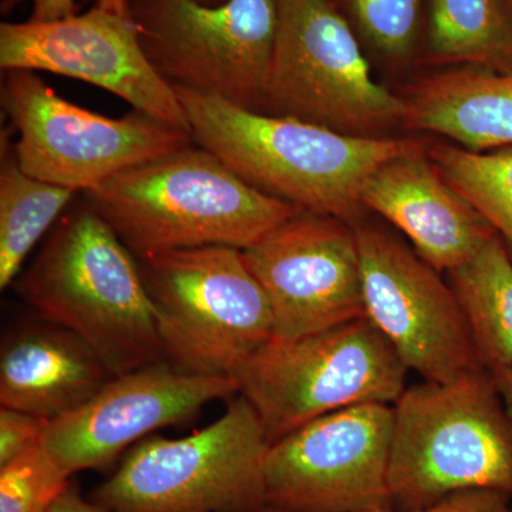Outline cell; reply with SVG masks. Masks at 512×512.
<instances>
[{"label": "cell", "instance_id": "6da1fadb", "mask_svg": "<svg viewBox=\"0 0 512 512\" xmlns=\"http://www.w3.org/2000/svg\"><path fill=\"white\" fill-rule=\"evenodd\" d=\"M192 137L252 188L299 210L350 225L369 211L360 191L390 158L429 137L346 136L292 117L242 109L212 94L173 86Z\"/></svg>", "mask_w": 512, "mask_h": 512}, {"label": "cell", "instance_id": "7a4b0ae2", "mask_svg": "<svg viewBox=\"0 0 512 512\" xmlns=\"http://www.w3.org/2000/svg\"><path fill=\"white\" fill-rule=\"evenodd\" d=\"M86 198L137 258L212 245L244 251L302 212L194 143L121 171Z\"/></svg>", "mask_w": 512, "mask_h": 512}, {"label": "cell", "instance_id": "3957f363", "mask_svg": "<svg viewBox=\"0 0 512 512\" xmlns=\"http://www.w3.org/2000/svg\"><path fill=\"white\" fill-rule=\"evenodd\" d=\"M13 284L39 318L86 342L111 375L165 360L140 265L87 202L59 221Z\"/></svg>", "mask_w": 512, "mask_h": 512}, {"label": "cell", "instance_id": "277c9868", "mask_svg": "<svg viewBox=\"0 0 512 512\" xmlns=\"http://www.w3.org/2000/svg\"><path fill=\"white\" fill-rule=\"evenodd\" d=\"M392 407L393 504L423 510L473 490L512 497V419L490 370L451 383L424 380Z\"/></svg>", "mask_w": 512, "mask_h": 512}, {"label": "cell", "instance_id": "5b68a950", "mask_svg": "<svg viewBox=\"0 0 512 512\" xmlns=\"http://www.w3.org/2000/svg\"><path fill=\"white\" fill-rule=\"evenodd\" d=\"M137 261L156 311L164 359L180 372L235 376L274 339L271 305L242 249L212 245Z\"/></svg>", "mask_w": 512, "mask_h": 512}, {"label": "cell", "instance_id": "8992f818", "mask_svg": "<svg viewBox=\"0 0 512 512\" xmlns=\"http://www.w3.org/2000/svg\"><path fill=\"white\" fill-rule=\"evenodd\" d=\"M409 369L367 316L298 339H272L235 373L269 443L357 404L397 402Z\"/></svg>", "mask_w": 512, "mask_h": 512}, {"label": "cell", "instance_id": "52a82bcc", "mask_svg": "<svg viewBox=\"0 0 512 512\" xmlns=\"http://www.w3.org/2000/svg\"><path fill=\"white\" fill-rule=\"evenodd\" d=\"M269 446L254 407L237 394L205 429L131 447L90 498L111 512H255L265 507Z\"/></svg>", "mask_w": 512, "mask_h": 512}, {"label": "cell", "instance_id": "ba28073f", "mask_svg": "<svg viewBox=\"0 0 512 512\" xmlns=\"http://www.w3.org/2000/svg\"><path fill=\"white\" fill-rule=\"evenodd\" d=\"M276 8L265 113L353 137H393L404 127L402 97L373 79L359 39L328 0H276Z\"/></svg>", "mask_w": 512, "mask_h": 512}, {"label": "cell", "instance_id": "9c48e42d", "mask_svg": "<svg viewBox=\"0 0 512 512\" xmlns=\"http://www.w3.org/2000/svg\"><path fill=\"white\" fill-rule=\"evenodd\" d=\"M144 52L173 86L265 113L276 0H131Z\"/></svg>", "mask_w": 512, "mask_h": 512}, {"label": "cell", "instance_id": "30bf717a", "mask_svg": "<svg viewBox=\"0 0 512 512\" xmlns=\"http://www.w3.org/2000/svg\"><path fill=\"white\" fill-rule=\"evenodd\" d=\"M0 101L19 136L22 170L74 192L194 143L190 131L141 111L110 119L76 106L29 70L6 72Z\"/></svg>", "mask_w": 512, "mask_h": 512}, {"label": "cell", "instance_id": "8fae6325", "mask_svg": "<svg viewBox=\"0 0 512 512\" xmlns=\"http://www.w3.org/2000/svg\"><path fill=\"white\" fill-rule=\"evenodd\" d=\"M353 227L366 316L407 369L437 383L488 370L457 293L441 272L379 222L366 218Z\"/></svg>", "mask_w": 512, "mask_h": 512}, {"label": "cell", "instance_id": "7c38bea8", "mask_svg": "<svg viewBox=\"0 0 512 512\" xmlns=\"http://www.w3.org/2000/svg\"><path fill=\"white\" fill-rule=\"evenodd\" d=\"M392 404L346 407L269 446L264 508L288 512L392 510Z\"/></svg>", "mask_w": 512, "mask_h": 512}, {"label": "cell", "instance_id": "4fadbf2b", "mask_svg": "<svg viewBox=\"0 0 512 512\" xmlns=\"http://www.w3.org/2000/svg\"><path fill=\"white\" fill-rule=\"evenodd\" d=\"M244 258L274 315V338L298 339L366 316L355 227L302 211Z\"/></svg>", "mask_w": 512, "mask_h": 512}, {"label": "cell", "instance_id": "5bb4252c", "mask_svg": "<svg viewBox=\"0 0 512 512\" xmlns=\"http://www.w3.org/2000/svg\"><path fill=\"white\" fill-rule=\"evenodd\" d=\"M0 67L82 80L191 133L173 84L148 60L133 20L97 6L53 22H2Z\"/></svg>", "mask_w": 512, "mask_h": 512}, {"label": "cell", "instance_id": "9a60e30c", "mask_svg": "<svg viewBox=\"0 0 512 512\" xmlns=\"http://www.w3.org/2000/svg\"><path fill=\"white\" fill-rule=\"evenodd\" d=\"M238 392L234 376L191 375L160 360L114 376L89 402L50 421L42 443L69 476L100 470L154 431Z\"/></svg>", "mask_w": 512, "mask_h": 512}, {"label": "cell", "instance_id": "2e32d148", "mask_svg": "<svg viewBox=\"0 0 512 512\" xmlns=\"http://www.w3.org/2000/svg\"><path fill=\"white\" fill-rule=\"evenodd\" d=\"M430 141L380 164L363 184L360 200L399 229L421 259L448 274L497 232L437 170L427 154Z\"/></svg>", "mask_w": 512, "mask_h": 512}, {"label": "cell", "instance_id": "e0dca14e", "mask_svg": "<svg viewBox=\"0 0 512 512\" xmlns=\"http://www.w3.org/2000/svg\"><path fill=\"white\" fill-rule=\"evenodd\" d=\"M113 377L86 342L43 320L3 340L0 404L56 420L89 402Z\"/></svg>", "mask_w": 512, "mask_h": 512}, {"label": "cell", "instance_id": "ac0fdd59", "mask_svg": "<svg viewBox=\"0 0 512 512\" xmlns=\"http://www.w3.org/2000/svg\"><path fill=\"white\" fill-rule=\"evenodd\" d=\"M399 94L407 130L446 137L473 153L512 146V73L443 67L417 77Z\"/></svg>", "mask_w": 512, "mask_h": 512}, {"label": "cell", "instance_id": "d6986e66", "mask_svg": "<svg viewBox=\"0 0 512 512\" xmlns=\"http://www.w3.org/2000/svg\"><path fill=\"white\" fill-rule=\"evenodd\" d=\"M420 63L512 73V0H427Z\"/></svg>", "mask_w": 512, "mask_h": 512}, {"label": "cell", "instance_id": "ffe728a7", "mask_svg": "<svg viewBox=\"0 0 512 512\" xmlns=\"http://www.w3.org/2000/svg\"><path fill=\"white\" fill-rule=\"evenodd\" d=\"M73 190L22 170L9 137L2 134L0 160V289L18 279L32 249L53 227Z\"/></svg>", "mask_w": 512, "mask_h": 512}, {"label": "cell", "instance_id": "44dd1931", "mask_svg": "<svg viewBox=\"0 0 512 512\" xmlns=\"http://www.w3.org/2000/svg\"><path fill=\"white\" fill-rule=\"evenodd\" d=\"M447 275L485 369H512V261L503 241L497 235L471 261Z\"/></svg>", "mask_w": 512, "mask_h": 512}, {"label": "cell", "instance_id": "7402d4cb", "mask_svg": "<svg viewBox=\"0 0 512 512\" xmlns=\"http://www.w3.org/2000/svg\"><path fill=\"white\" fill-rule=\"evenodd\" d=\"M427 154L447 183L494 228L512 261V146L473 153L431 138Z\"/></svg>", "mask_w": 512, "mask_h": 512}, {"label": "cell", "instance_id": "603a6c76", "mask_svg": "<svg viewBox=\"0 0 512 512\" xmlns=\"http://www.w3.org/2000/svg\"><path fill=\"white\" fill-rule=\"evenodd\" d=\"M346 20L367 59L404 69L420 62L427 0H328Z\"/></svg>", "mask_w": 512, "mask_h": 512}, {"label": "cell", "instance_id": "cb8c5ba5", "mask_svg": "<svg viewBox=\"0 0 512 512\" xmlns=\"http://www.w3.org/2000/svg\"><path fill=\"white\" fill-rule=\"evenodd\" d=\"M70 477L40 441L0 466V512H46Z\"/></svg>", "mask_w": 512, "mask_h": 512}, {"label": "cell", "instance_id": "d4e9b609", "mask_svg": "<svg viewBox=\"0 0 512 512\" xmlns=\"http://www.w3.org/2000/svg\"><path fill=\"white\" fill-rule=\"evenodd\" d=\"M52 420L22 410L0 409V466L35 446L45 436Z\"/></svg>", "mask_w": 512, "mask_h": 512}, {"label": "cell", "instance_id": "484cf974", "mask_svg": "<svg viewBox=\"0 0 512 512\" xmlns=\"http://www.w3.org/2000/svg\"><path fill=\"white\" fill-rule=\"evenodd\" d=\"M510 495L491 490L464 491L444 498L440 503L423 508V510L400 512H512ZM255 512H288L261 508ZM366 512H397L392 510L366 511Z\"/></svg>", "mask_w": 512, "mask_h": 512}, {"label": "cell", "instance_id": "4316f807", "mask_svg": "<svg viewBox=\"0 0 512 512\" xmlns=\"http://www.w3.org/2000/svg\"><path fill=\"white\" fill-rule=\"evenodd\" d=\"M23 2L32 3L33 22H53L76 15L77 0H3L2 12L8 13ZM97 8L130 18L131 0H97Z\"/></svg>", "mask_w": 512, "mask_h": 512}, {"label": "cell", "instance_id": "83f0119b", "mask_svg": "<svg viewBox=\"0 0 512 512\" xmlns=\"http://www.w3.org/2000/svg\"><path fill=\"white\" fill-rule=\"evenodd\" d=\"M46 512H111L103 505L86 501L72 484L53 501Z\"/></svg>", "mask_w": 512, "mask_h": 512}, {"label": "cell", "instance_id": "f1b7e54d", "mask_svg": "<svg viewBox=\"0 0 512 512\" xmlns=\"http://www.w3.org/2000/svg\"><path fill=\"white\" fill-rule=\"evenodd\" d=\"M490 372L493 373L498 392L503 397L505 407L512 419V369L511 367H498Z\"/></svg>", "mask_w": 512, "mask_h": 512}, {"label": "cell", "instance_id": "f546056e", "mask_svg": "<svg viewBox=\"0 0 512 512\" xmlns=\"http://www.w3.org/2000/svg\"><path fill=\"white\" fill-rule=\"evenodd\" d=\"M202 2L208 3V5H218V3L225 2V0H202Z\"/></svg>", "mask_w": 512, "mask_h": 512}]
</instances>
